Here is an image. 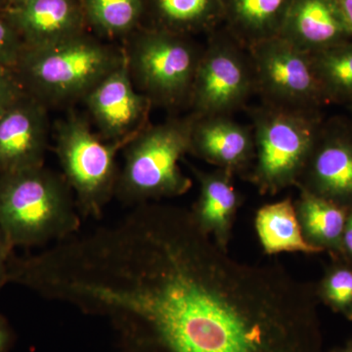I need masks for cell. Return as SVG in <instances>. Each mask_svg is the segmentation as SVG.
<instances>
[{
	"instance_id": "cell-1",
	"label": "cell",
	"mask_w": 352,
	"mask_h": 352,
	"mask_svg": "<svg viewBox=\"0 0 352 352\" xmlns=\"http://www.w3.org/2000/svg\"><path fill=\"white\" fill-rule=\"evenodd\" d=\"M92 300L136 352H324L315 283L233 258L182 208L116 245Z\"/></svg>"
},
{
	"instance_id": "cell-2",
	"label": "cell",
	"mask_w": 352,
	"mask_h": 352,
	"mask_svg": "<svg viewBox=\"0 0 352 352\" xmlns=\"http://www.w3.org/2000/svg\"><path fill=\"white\" fill-rule=\"evenodd\" d=\"M78 214L64 176L43 166L0 175V227L13 249L68 239Z\"/></svg>"
},
{
	"instance_id": "cell-3",
	"label": "cell",
	"mask_w": 352,
	"mask_h": 352,
	"mask_svg": "<svg viewBox=\"0 0 352 352\" xmlns=\"http://www.w3.org/2000/svg\"><path fill=\"white\" fill-rule=\"evenodd\" d=\"M194 115L146 126L126 143L115 196L141 205L187 193L192 182L179 163L190 153Z\"/></svg>"
},
{
	"instance_id": "cell-4",
	"label": "cell",
	"mask_w": 352,
	"mask_h": 352,
	"mask_svg": "<svg viewBox=\"0 0 352 352\" xmlns=\"http://www.w3.org/2000/svg\"><path fill=\"white\" fill-rule=\"evenodd\" d=\"M124 52L82 34L41 46H25L17 71L34 98L50 105L83 100L122 61Z\"/></svg>"
},
{
	"instance_id": "cell-5",
	"label": "cell",
	"mask_w": 352,
	"mask_h": 352,
	"mask_svg": "<svg viewBox=\"0 0 352 352\" xmlns=\"http://www.w3.org/2000/svg\"><path fill=\"white\" fill-rule=\"evenodd\" d=\"M254 161L248 180L261 195L296 186L323 124L321 112L261 103L250 110Z\"/></svg>"
},
{
	"instance_id": "cell-6",
	"label": "cell",
	"mask_w": 352,
	"mask_h": 352,
	"mask_svg": "<svg viewBox=\"0 0 352 352\" xmlns=\"http://www.w3.org/2000/svg\"><path fill=\"white\" fill-rule=\"evenodd\" d=\"M204 48L184 34L157 28L139 34L124 51L134 85L153 104L188 105Z\"/></svg>"
},
{
	"instance_id": "cell-7",
	"label": "cell",
	"mask_w": 352,
	"mask_h": 352,
	"mask_svg": "<svg viewBox=\"0 0 352 352\" xmlns=\"http://www.w3.org/2000/svg\"><path fill=\"white\" fill-rule=\"evenodd\" d=\"M122 147L92 132L80 116H68L57 122L58 159L82 217L99 219L115 196L120 173L116 155Z\"/></svg>"
},
{
	"instance_id": "cell-8",
	"label": "cell",
	"mask_w": 352,
	"mask_h": 352,
	"mask_svg": "<svg viewBox=\"0 0 352 352\" xmlns=\"http://www.w3.org/2000/svg\"><path fill=\"white\" fill-rule=\"evenodd\" d=\"M256 94L249 50L226 32H215L204 47L189 107L197 116H231Z\"/></svg>"
},
{
	"instance_id": "cell-9",
	"label": "cell",
	"mask_w": 352,
	"mask_h": 352,
	"mask_svg": "<svg viewBox=\"0 0 352 352\" xmlns=\"http://www.w3.org/2000/svg\"><path fill=\"white\" fill-rule=\"evenodd\" d=\"M256 94L263 103L295 111L320 112L327 104L311 55L276 36L248 48Z\"/></svg>"
},
{
	"instance_id": "cell-10",
	"label": "cell",
	"mask_w": 352,
	"mask_h": 352,
	"mask_svg": "<svg viewBox=\"0 0 352 352\" xmlns=\"http://www.w3.org/2000/svg\"><path fill=\"white\" fill-rule=\"evenodd\" d=\"M296 187L352 208V124L323 122Z\"/></svg>"
},
{
	"instance_id": "cell-11",
	"label": "cell",
	"mask_w": 352,
	"mask_h": 352,
	"mask_svg": "<svg viewBox=\"0 0 352 352\" xmlns=\"http://www.w3.org/2000/svg\"><path fill=\"white\" fill-rule=\"evenodd\" d=\"M83 101L101 138L124 146L147 126L152 106L134 85L126 52L119 65L90 90Z\"/></svg>"
},
{
	"instance_id": "cell-12",
	"label": "cell",
	"mask_w": 352,
	"mask_h": 352,
	"mask_svg": "<svg viewBox=\"0 0 352 352\" xmlns=\"http://www.w3.org/2000/svg\"><path fill=\"white\" fill-rule=\"evenodd\" d=\"M254 153L252 126H244L230 116L194 115L189 154L248 180Z\"/></svg>"
},
{
	"instance_id": "cell-13",
	"label": "cell",
	"mask_w": 352,
	"mask_h": 352,
	"mask_svg": "<svg viewBox=\"0 0 352 352\" xmlns=\"http://www.w3.org/2000/svg\"><path fill=\"white\" fill-rule=\"evenodd\" d=\"M46 106L23 98L0 119V175L43 166L48 142Z\"/></svg>"
},
{
	"instance_id": "cell-14",
	"label": "cell",
	"mask_w": 352,
	"mask_h": 352,
	"mask_svg": "<svg viewBox=\"0 0 352 352\" xmlns=\"http://www.w3.org/2000/svg\"><path fill=\"white\" fill-rule=\"evenodd\" d=\"M192 170L200 185L198 199L190 210L192 217L215 244L228 251L234 223L243 203L242 196L234 184L235 175L220 168L212 171Z\"/></svg>"
},
{
	"instance_id": "cell-15",
	"label": "cell",
	"mask_w": 352,
	"mask_h": 352,
	"mask_svg": "<svg viewBox=\"0 0 352 352\" xmlns=\"http://www.w3.org/2000/svg\"><path fill=\"white\" fill-rule=\"evenodd\" d=\"M279 36L309 54L352 39L336 0H291Z\"/></svg>"
},
{
	"instance_id": "cell-16",
	"label": "cell",
	"mask_w": 352,
	"mask_h": 352,
	"mask_svg": "<svg viewBox=\"0 0 352 352\" xmlns=\"http://www.w3.org/2000/svg\"><path fill=\"white\" fill-rule=\"evenodd\" d=\"M13 18L27 46L48 45L82 34V13L74 0H24Z\"/></svg>"
},
{
	"instance_id": "cell-17",
	"label": "cell",
	"mask_w": 352,
	"mask_h": 352,
	"mask_svg": "<svg viewBox=\"0 0 352 352\" xmlns=\"http://www.w3.org/2000/svg\"><path fill=\"white\" fill-rule=\"evenodd\" d=\"M228 32L244 47L279 36L291 0H223Z\"/></svg>"
},
{
	"instance_id": "cell-18",
	"label": "cell",
	"mask_w": 352,
	"mask_h": 352,
	"mask_svg": "<svg viewBox=\"0 0 352 352\" xmlns=\"http://www.w3.org/2000/svg\"><path fill=\"white\" fill-rule=\"evenodd\" d=\"M303 238L331 259L342 256V240L349 210L305 190L295 201Z\"/></svg>"
},
{
	"instance_id": "cell-19",
	"label": "cell",
	"mask_w": 352,
	"mask_h": 352,
	"mask_svg": "<svg viewBox=\"0 0 352 352\" xmlns=\"http://www.w3.org/2000/svg\"><path fill=\"white\" fill-rule=\"evenodd\" d=\"M254 228L264 252L270 256L282 252L320 254L303 238L295 201L291 197L259 208Z\"/></svg>"
},
{
	"instance_id": "cell-20",
	"label": "cell",
	"mask_w": 352,
	"mask_h": 352,
	"mask_svg": "<svg viewBox=\"0 0 352 352\" xmlns=\"http://www.w3.org/2000/svg\"><path fill=\"white\" fill-rule=\"evenodd\" d=\"M160 28L186 36L212 31L224 20L223 0H151Z\"/></svg>"
},
{
	"instance_id": "cell-21",
	"label": "cell",
	"mask_w": 352,
	"mask_h": 352,
	"mask_svg": "<svg viewBox=\"0 0 352 352\" xmlns=\"http://www.w3.org/2000/svg\"><path fill=\"white\" fill-rule=\"evenodd\" d=\"M310 55L327 104L352 105V39Z\"/></svg>"
},
{
	"instance_id": "cell-22",
	"label": "cell",
	"mask_w": 352,
	"mask_h": 352,
	"mask_svg": "<svg viewBox=\"0 0 352 352\" xmlns=\"http://www.w3.org/2000/svg\"><path fill=\"white\" fill-rule=\"evenodd\" d=\"M143 0H85L88 19L107 36H122L131 31L143 12Z\"/></svg>"
},
{
	"instance_id": "cell-23",
	"label": "cell",
	"mask_w": 352,
	"mask_h": 352,
	"mask_svg": "<svg viewBox=\"0 0 352 352\" xmlns=\"http://www.w3.org/2000/svg\"><path fill=\"white\" fill-rule=\"evenodd\" d=\"M315 286L319 302L352 321V263L342 258L331 259Z\"/></svg>"
},
{
	"instance_id": "cell-24",
	"label": "cell",
	"mask_w": 352,
	"mask_h": 352,
	"mask_svg": "<svg viewBox=\"0 0 352 352\" xmlns=\"http://www.w3.org/2000/svg\"><path fill=\"white\" fill-rule=\"evenodd\" d=\"M25 48L15 30L0 20V71H17Z\"/></svg>"
},
{
	"instance_id": "cell-25",
	"label": "cell",
	"mask_w": 352,
	"mask_h": 352,
	"mask_svg": "<svg viewBox=\"0 0 352 352\" xmlns=\"http://www.w3.org/2000/svg\"><path fill=\"white\" fill-rule=\"evenodd\" d=\"M25 97L19 78L11 72L0 71V119Z\"/></svg>"
},
{
	"instance_id": "cell-26",
	"label": "cell",
	"mask_w": 352,
	"mask_h": 352,
	"mask_svg": "<svg viewBox=\"0 0 352 352\" xmlns=\"http://www.w3.org/2000/svg\"><path fill=\"white\" fill-rule=\"evenodd\" d=\"M340 258L346 259L352 263V208L349 210L346 226H344V235L342 240V256Z\"/></svg>"
},
{
	"instance_id": "cell-27",
	"label": "cell",
	"mask_w": 352,
	"mask_h": 352,
	"mask_svg": "<svg viewBox=\"0 0 352 352\" xmlns=\"http://www.w3.org/2000/svg\"><path fill=\"white\" fill-rule=\"evenodd\" d=\"M336 3L339 8L347 32L352 38V0H336Z\"/></svg>"
},
{
	"instance_id": "cell-28",
	"label": "cell",
	"mask_w": 352,
	"mask_h": 352,
	"mask_svg": "<svg viewBox=\"0 0 352 352\" xmlns=\"http://www.w3.org/2000/svg\"><path fill=\"white\" fill-rule=\"evenodd\" d=\"M12 344V333L8 324L0 317V352H9Z\"/></svg>"
},
{
	"instance_id": "cell-29",
	"label": "cell",
	"mask_w": 352,
	"mask_h": 352,
	"mask_svg": "<svg viewBox=\"0 0 352 352\" xmlns=\"http://www.w3.org/2000/svg\"><path fill=\"white\" fill-rule=\"evenodd\" d=\"M12 254L0 252V289L8 282V263Z\"/></svg>"
},
{
	"instance_id": "cell-30",
	"label": "cell",
	"mask_w": 352,
	"mask_h": 352,
	"mask_svg": "<svg viewBox=\"0 0 352 352\" xmlns=\"http://www.w3.org/2000/svg\"><path fill=\"white\" fill-rule=\"evenodd\" d=\"M0 252H6V254H12L13 248L9 244L6 234L0 227Z\"/></svg>"
},
{
	"instance_id": "cell-31",
	"label": "cell",
	"mask_w": 352,
	"mask_h": 352,
	"mask_svg": "<svg viewBox=\"0 0 352 352\" xmlns=\"http://www.w3.org/2000/svg\"><path fill=\"white\" fill-rule=\"evenodd\" d=\"M329 352H352V338L347 340L346 344L340 346H336Z\"/></svg>"
},
{
	"instance_id": "cell-32",
	"label": "cell",
	"mask_w": 352,
	"mask_h": 352,
	"mask_svg": "<svg viewBox=\"0 0 352 352\" xmlns=\"http://www.w3.org/2000/svg\"><path fill=\"white\" fill-rule=\"evenodd\" d=\"M349 109H351V116H352V105L349 106Z\"/></svg>"
},
{
	"instance_id": "cell-33",
	"label": "cell",
	"mask_w": 352,
	"mask_h": 352,
	"mask_svg": "<svg viewBox=\"0 0 352 352\" xmlns=\"http://www.w3.org/2000/svg\"><path fill=\"white\" fill-rule=\"evenodd\" d=\"M20 1H24V0H20Z\"/></svg>"
}]
</instances>
